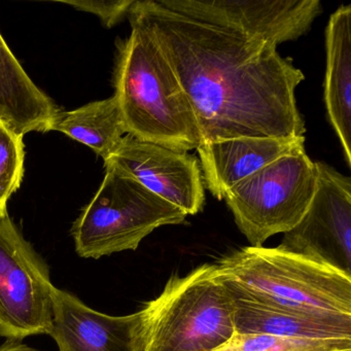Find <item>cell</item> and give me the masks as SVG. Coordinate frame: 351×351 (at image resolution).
<instances>
[{
    "label": "cell",
    "mask_w": 351,
    "mask_h": 351,
    "mask_svg": "<svg viewBox=\"0 0 351 351\" xmlns=\"http://www.w3.org/2000/svg\"><path fill=\"white\" fill-rule=\"evenodd\" d=\"M128 16L151 32L173 69L194 110L201 143L305 136L295 100L305 75L276 46L197 21L160 0H135Z\"/></svg>",
    "instance_id": "obj_1"
},
{
    "label": "cell",
    "mask_w": 351,
    "mask_h": 351,
    "mask_svg": "<svg viewBox=\"0 0 351 351\" xmlns=\"http://www.w3.org/2000/svg\"><path fill=\"white\" fill-rule=\"evenodd\" d=\"M131 34L118 43L114 97L127 134L178 152L201 145L192 104L153 34L128 16Z\"/></svg>",
    "instance_id": "obj_2"
},
{
    "label": "cell",
    "mask_w": 351,
    "mask_h": 351,
    "mask_svg": "<svg viewBox=\"0 0 351 351\" xmlns=\"http://www.w3.org/2000/svg\"><path fill=\"white\" fill-rule=\"evenodd\" d=\"M217 266L235 301L351 317V277L328 265L277 247L247 246Z\"/></svg>",
    "instance_id": "obj_3"
},
{
    "label": "cell",
    "mask_w": 351,
    "mask_h": 351,
    "mask_svg": "<svg viewBox=\"0 0 351 351\" xmlns=\"http://www.w3.org/2000/svg\"><path fill=\"white\" fill-rule=\"evenodd\" d=\"M236 305L217 264L173 275L136 312L133 351H215L236 334Z\"/></svg>",
    "instance_id": "obj_4"
},
{
    "label": "cell",
    "mask_w": 351,
    "mask_h": 351,
    "mask_svg": "<svg viewBox=\"0 0 351 351\" xmlns=\"http://www.w3.org/2000/svg\"><path fill=\"white\" fill-rule=\"evenodd\" d=\"M186 217L134 178L106 168L99 190L73 223L71 235L80 256L99 258L136 250L152 232L184 223Z\"/></svg>",
    "instance_id": "obj_5"
},
{
    "label": "cell",
    "mask_w": 351,
    "mask_h": 351,
    "mask_svg": "<svg viewBox=\"0 0 351 351\" xmlns=\"http://www.w3.org/2000/svg\"><path fill=\"white\" fill-rule=\"evenodd\" d=\"M317 171L305 149L289 154L228 191L223 199L247 241L267 239L299 223L315 193Z\"/></svg>",
    "instance_id": "obj_6"
},
{
    "label": "cell",
    "mask_w": 351,
    "mask_h": 351,
    "mask_svg": "<svg viewBox=\"0 0 351 351\" xmlns=\"http://www.w3.org/2000/svg\"><path fill=\"white\" fill-rule=\"evenodd\" d=\"M53 287L46 263L9 215L0 217V337L19 342L50 335Z\"/></svg>",
    "instance_id": "obj_7"
},
{
    "label": "cell",
    "mask_w": 351,
    "mask_h": 351,
    "mask_svg": "<svg viewBox=\"0 0 351 351\" xmlns=\"http://www.w3.org/2000/svg\"><path fill=\"white\" fill-rule=\"evenodd\" d=\"M315 193L303 219L283 234L279 250L332 267L351 277V180L315 162Z\"/></svg>",
    "instance_id": "obj_8"
},
{
    "label": "cell",
    "mask_w": 351,
    "mask_h": 351,
    "mask_svg": "<svg viewBox=\"0 0 351 351\" xmlns=\"http://www.w3.org/2000/svg\"><path fill=\"white\" fill-rule=\"evenodd\" d=\"M197 21L225 28L274 46L293 42L311 29L322 14L319 0H160Z\"/></svg>",
    "instance_id": "obj_9"
},
{
    "label": "cell",
    "mask_w": 351,
    "mask_h": 351,
    "mask_svg": "<svg viewBox=\"0 0 351 351\" xmlns=\"http://www.w3.org/2000/svg\"><path fill=\"white\" fill-rule=\"evenodd\" d=\"M104 167L143 184L164 200L195 215L205 205V186L198 158L125 135Z\"/></svg>",
    "instance_id": "obj_10"
},
{
    "label": "cell",
    "mask_w": 351,
    "mask_h": 351,
    "mask_svg": "<svg viewBox=\"0 0 351 351\" xmlns=\"http://www.w3.org/2000/svg\"><path fill=\"white\" fill-rule=\"evenodd\" d=\"M305 136L240 137L201 143L198 155L207 190L223 200L228 191L276 160L305 149Z\"/></svg>",
    "instance_id": "obj_11"
},
{
    "label": "cell",
    "mask_w": 351,
    "mask_h": 351,
    "mask_svg": "<svg viewBox=\"0 0 351 351\" xmlns=\"http://www.w3.org/2000/svg\"><path fill=\"white\" fill-rule=\"evenodd\" d=\"M52 305L50 335L56 341L59 351H133L136 313L106 315L55 287Z\"/></svg>",
    "instance_id": "obj_12"
},
{
    "label": "cell",
    "mask_w": 351,
    "mask_h": 351,
    "mask_svg": "<svg viewBox=\"0 0 351 351\" xmlns=\"http://www.w3.org/2000/svg\"><path fill=\"white\" fill-rule=\"evenodd\" d=\"M326 69L324 98L328 121L351 166V5H341L326 32Z\"/></svg>",
    "instance_id": "obj_13"
},
{
    "label": "cell",
    "mask_w": 351,
    "mask_h": 351,
    "mask_svg": "<svg viewBox=\"0 0 351 351\" xmlns=\"http://www.w3.org/2000/svg\"><path fill=\"white\" fill-rule=\"evenodd\" d=\"M56 104L28 77L0 34V121L16 134L49 132Z\"/></svg>",
    "instance_id": "obj_14"
},
{
    "label": "cell",
    "mask_w": 351,
    "mask_h": 351,
    "mask_svg": "<svg viewBox=\"0 0 351 351\" xmlns=\"http://www.w3.org/2000/svg\"><path fill=\"white\" fill-rule=\"evenodd\" d=\"M235 305L237 334L316 340L351 339V317L347 316L312 315L242 301H235Z\"/></svg>",
    "instance_id": "obj_15"
},
{
    "label": "cell",
    "mask_w": 351,
    "mask_h": 351,
    "mask_svg": "<svg viewBox=\"0 0 351 351\" xmlns=\"http://www.w3.org/2000/svg\"><path fill=\"white\" fill-rule=\"evenodd\" d=\"M49 131H58L87 145L106 161L127 134L114 96L91 102L71 112H58Z\"/></svg>",
    "instance_id": "obj_16"
},
{
    "label": "cell",
    "mask_w": 351,
    "mask_h": 351,
    "mask_svg": "<svg viewBox=\"0 0 351 351\" xmlns=\"http://www.w3.org/2000/svg\"><path fill=\"white\" fill-rule=\"evenodd\" d=\"M351 349V339L287 338L264 334L236 332L215 351H336Z\"/></svg>",
    "instance_id": "obj_17"
},
{
    "label": "cell",
    "mask_w": 351,
    "mask_h": 351,
    "mask_svg": "<svg viewBox=\"0 0 351 351\" xmlns=\"http://www.w3.org/2000/svg\"><path fill=\"white\" fill-rule=\"evenodd\" d=\"M24 160L23 137L0 121V217L9 215L8 202L21 186Z\"/></svg>",
    "instance_id": "obj_18"
},
{
    "label": "cell",
    "mask_w": 351,
    "mask_h": 351,
    "mask_svg": "<svg viewBox=\"0 0 351 351\" xmlns=\"http://www.w3.org/2000/svg\"><path fill=\"white\" fill-rule=\"evenodd\" d=\"M135 0H66L61 3L71 5L77 11L87 12L99 17L106 27L112 28L128 16Z\"/></svg>",
    "instance_id": "obj_19"
},
{
    "label": "cell",
    "mask_w": 351,
    "mask_h": 351,
    "mask_svg": "<svg viewBox=\"0 0 351 351\" xmlns=\"http://www.w3.org/2000/svg\"><path fill=\"white\" fill-rule=\"evenodd\" d=\"M0 351H40L38 349L32 348V347L26 346L24 344H20L13 341H8L5 344L0 347Z\"/></svg>",
    "instance_id": "obj_20"
},
{
    "label": "cell",
    "mask_w": 351,
    "mask_h": 351,
    "mask_svg": "<svg viewBox=\"0 0 351 351\" xmlns=\"http://www.w3.org/2000/svg\"><path fill=\"white\" fill-rule=\"evenodd\" d=\"M336 351H351V349H345V350H336Z\"/></svg>",
    "instance_id": "obj_21"
}]
</instances>
